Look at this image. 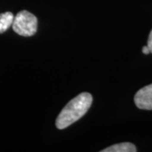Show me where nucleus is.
Wrapping results in <instances>:
<instances>
[{
    "mask_svg": "<svg viewBox=\"0 0 152 152\" xmlns=\"http://www.w3.org/2000/svg\"><path fill=\"white\" fill-rule=\"evenodd\" d=\"M92 100V96L88 92L81 93L72 99L60 112L56 120V127L64 129L80 119L91 107Z\"/></svg>",
    "mask_w": 152,
    "mask_h": 152,
    "instance_id": "1",
    "label": "nucleus"
},
{
    "mask_svg": "<svg viewBox=\"0 0 152 152\" xmlns=\"http://www.w3.org/2000/svg\"><path fill=\"white\" fill-rule=\"evenodd\" d=\"M37 18L26 10L19 12L14 18L12 28L20 36L31 37L37 31Z\"/></svg>",
    "mask_w": 152,
    "mask_h": 152,
    "instance_id": "2",
    "label": "nucleus"
},
{
    "mask_svg": "<svg viewBox=\"0 0 152 152\" xmlns=\"http://www.w3.org/2000/svg\"><path fill=\"white\" fill-rule=\"evenodd\" d=\"M137 107L143 110H152V84L141 88L134 96Z\"/></svg>",
    "mask_w": 152,
    "mask_h": 152,
    "instance_id": "3",
    "label": "nucleus"
},
{
    "mask_svg": "<svg viewBox=\"0 0 152 152\" xmlns=\"http://www.w3.org/2000/svg\"><path fill=\"white\" fill-rule=\"evenodd\" d=\"M102 152H135L137 151L135 145L129 142H124V143H120L116 144L112 146L107 147L104 149Z\"/></svg>",
    "mask_w": 152,
    "mask_h": 152,
    "instance_id": "4",
    "label": "nucleus"
},
{
    "mask_svg": "<svg viewBox=\"0 0 152 152\" xmlns=\"http://www.w3.org/2000/svg\"><path fill=\"white\" fill-rule=\"evenodd\" d=\"M14 18L15 16L11 12L0 14V34L5 32L9 28L12 26Z\"/></svg>",
    "mask_w": 152,
    "mask_h": 152,
    "instance_id": "5",
    "label": "nucleus"
},
{
    "mask_svg": "<svg viewBox=\"0 0 152 152\" xmlns=\"http://www.w3.org/2000/svg\"><path fill=\"white\" fill-rule=\"evenodd\" d=\"M148 48H150V51L152 53V31L150 33V36H149V39H148Z\"/></svg>",
    "mask_w": 152,
    "mask_h": 152,
    "instance_id": "6",
    "label": "nucleus"
},
{
    "mask_svg": "<svg viewBox=\"0 0 152 152\" xmlns=\"http://www.w3.org/2000/svg\"><path fill=\"white\" fill-rule=\"evenodd\" d=\"M142 53H143L144 54H149V53H151V51H150V48H148V46L143 47V48H142Z\"/></svg>",
    "mask_w": 152,
    "mask_h": 152,
    "instance_id": "7",
    "label": "nucleus"
}]
</instances>
